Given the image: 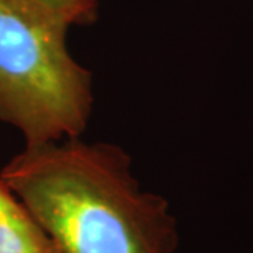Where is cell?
Here are the masks:
<instances>
[{"instance_id": "cell-1", "label": "cell", "mask_w": 253, "mask_h": 253, "mask_svg": "<svg viewBox=\"0 0 253 253\" xmlns=\"http://www.w3.org/2000/svg\"><path fill=\"white\" fill-rule=\"evenodd\" d=\"M0 179L59 253H173L178 244L168 202L140 188L130 156L115 145H27Z\"/></svg>"}, {"instance_id": "cell-2", "label": "cell", "mask_w": 253, "mask_h": 253, "mask_svg": "<svg viewBox=\"0 0 253 253\" xmlns=\"http://www.w3.org/2000/svg\"><path fill=\"white\" fill-rule=\"evenodd\" d=\"M69 27L38 0H0V120L27 145L79 138L92 112V76L71 56Z\"/></svg>"}, {"instance_id": "cell-3", "label": "cell", "mask_w": 253, "mask_h": 253, "mask_svg": "<svg viewBox=\"0 0 253 253\" xmlns=\"http://www.w3.org/2000/svg\"><path fill=\"white\" fill-rule=\"evenodd\" d=\"M0 253H59L23 202L0 179Z\"/></svg>"}, {"instance_id": "cell-4", "label": "cell", "mask_w": 253, "mask_h": 253, "mask_svg": "<svg viewBox=\"0 0 253 253\" xmlns=\"http://www.w3.org/2000/svg\"><path fill=\"white\" fill-rule=\"evenodd\" d=\"M46 7L53 8L59 13L68 23L73 25H90L97 20L99 0H38Z\"/></svg>"}]
</instances>
